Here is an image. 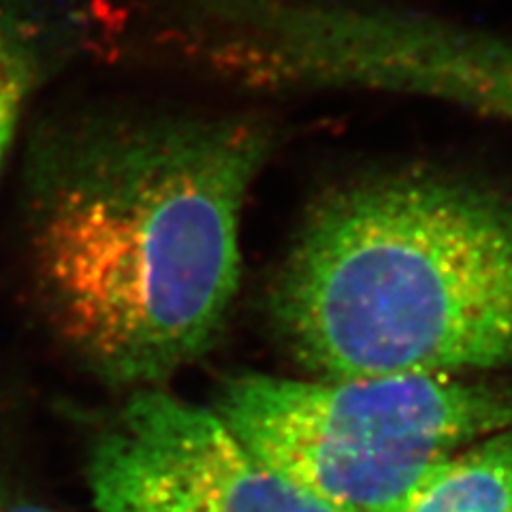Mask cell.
<instances>
[{
  "instance_id": "6da1fadb",
  "label": "cell",
  "mask_w": 512,
  "mask_h": 512,
  "mask_svg": "<svg viewBox=\"0 0 512 512\" xmlns=\"http://www.w3.org/2000/svg\"><path fill=\"white\" fill-rule=\"evenodd\" d=\"M267 152L254 120L152 111L58 120L37 137L24 182L28 274L82 370L156 389L216 344Z\"/></svg>"
},
{
  "instance_id": "7a4b0ae2",
  "label": "cell",
  "mask_w": 512,
  "mask_h": 512,
  "mask_svg": "<svg viewBox=\"0 0 512 512\" xmlns=\"http://www.w3.org/2000/svg\"><path fill=\"white\" fill-rule=\"evenodd\" d=\"M269 308L316 378L512 370V203L431 175L342 188L303 224Z\"/></svg>"
},
{
  "instance_id": "3957f363",
  "label": "cell",
  "mask_w": 512,
  "mask_h": 512,
  "mask_svg": "<svg viewBox=\"0 0 512 512\" xmlns=\"http://www.w3.org/2000/svg\"><path fill=\"white\" fill-rule=\"evenodd\" d=\"M248 451L346 512H387L440 466L512 427V382L455 374L235 376L212 408Z\"/></svg>"
},
{
  "instance_id": "277c9868",
  "label": "cell",
  "mask_w": 512,
  "mask_h": 512,
  "mask_svg": "<svg viewBox=\"0 0 512 512\" xmlns=\"http://www.w3.org/2000/svg\"><path fill=\"white\" fill-rule=\"evenodd\" d=\"M88 483L99 512H346L254 457L212 408L160 387L111 416Z\"/></svg>"
},
{
  "instance_id": "5b68a950",
  "label": "cell",
  "mask_w": 512,
  "mask_h": 512,
  "mask_svg": "<svg viewBox=\"0 0 512 512\" xmlns=\"http://www.w3.org/2000/svg\"><path fill=\"white\" fill-rule=\"evenodd\" d=\"M387 512H512V427L461 448Z\"/></svg>"
},
{
  "instance_id": "8992f818",
  "label": "cell",
  "mask_w": 512,
  "mask_h": 512,
  "mask_svg": "<svg viewBox=\"0 0 512 512\" xmlns=\"http://www.w3.org/2000/svg\"><path fill=\"white\" fill-rule=\"evenodd\" d=\"M30 77L18 54L0 58V169L9 156L26 103Z\"/></svg>"
},
{
  "instance_id": "52a82bcc",
  "label": "cell",
  "mask_w": 512,
  "mask_h": 512,
  "mask_svg": "<svg viewBox=\"0 0 512 512\" xmlns=\"http://www.w3.org/2000/svg\"><path fill=\"white\" fill-rule=\"evenodd\" d=\"M0 512H54V510L35 502L15 498V495L0 493Z\"/></svg>"
},
{
  "instance_id": "ba28073f",
  "label": "cell",
  "mask_w": 512,
  "mask_h": 512,
  "mask_svg": "<svg viewBox=\"0 0 512 512\" xmlns=\"http://www.w3.org/2000/svg\"><path fill=\"white\" fill-rule=\"evenodd\" d=\"M15 54V50L9 43V37H7V28H5V20H3V11H0V58L5 56H11Z\"/></svg>"
}]
</instances>
